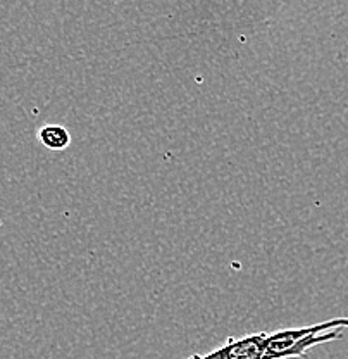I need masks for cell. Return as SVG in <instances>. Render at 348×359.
I'll return each instance as SVG.
<instances>
[{
    "instance_id": "6da1fadb",
    "label": "cell",
    "mask_w": 348,
    "mask_h": 359,
    "mask_svg": "<svg viewBox=\"0 0 348 359\" xmlns=\"http://www.w3.org/2000/svg\"><path fill=\"white\" fill-rule=\"evenodd\" d=\"M348 327V318H335V320L324 321V323L310 325V327L302 328H286V330H278L274 334H267L265 339V347L262 359H283V354L293 346L297 340L304 339L309 335L326 334L331 330H343Z\"/></svg>"
},
{
    "instance_id": "7a4b0ae2",
    "label": "cell",
    "mask_w": 348,
    "mask_h": 359,
    "mask_svg": "<svg viewBox=\"0 0 348 359\" xmlns=\"http://www.w3.org/2000/svg\"><path fill=\"white\" fill-rule=\"evenodd\" d=\"M267 334H253L242 339H230L223 347L209 354H195L188 359H262Z\"/></svg>"
},
{
    "instance_id": "3957f363",
    "label": "cell",
    "mask_w": 348,
    "mask_h": 359,
    "mask_svg": "<svg viewBox=\"0 0 348 359\" xmlns=\"http://www.w3.org/2000/svg\"><path fill=\"white\" fill-rule=\"evenodd\" d=\"M39 140L48 151H64L71 144V135L61 125H45L39 130Z\"/></svg>"
}]
</instances>
